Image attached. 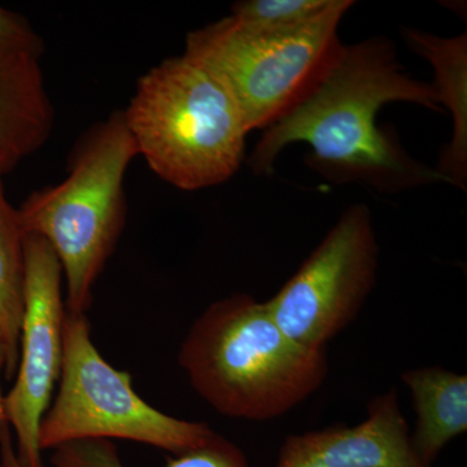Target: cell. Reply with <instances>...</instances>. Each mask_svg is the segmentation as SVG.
<instances>
[{
	"label": "cell",
	"instance_id": "2",
	"mask_svg": "<svg viewBox=\"0 0 467 467\" xmlns=\"http://www.w3.org/2000/svg\"><path fill=\"white\" fill-rule=\"evenodd\" d=\"M178 364L223 416L265 422L287 414L327 379L326 350L292 340L266 303L247 294L214 301L181 344Z\"/></svg>",
	"mask_w": 467,
	"mask_h": 467
},
{
	"label": "cell",
	"instance_id": "13",
	"mask_svg": "<svg viewBox=\"0 0 467 467\" xmlns=\"http://www.w3.org/2000/svg\"><path fill=\"white\" fill-rule=\"evenodd\" d=\"M26 236L18 209L8 202L0 178V342L7 356V379L15 377L18 365L26 291Z\"/></svg>",
	"mask_w": 467,
	"mask_h": 467
},
{
	"label": "cell",
	"instance_id": "17",
	"mask_svg": "<svg viewBox=\"0 0 467 467\" xmlns=\"http://www.w3.org/2000/svg\"><path fill=\"white\" fill-rule=\"evenodd\" d=\"M0 467H21L12 444L8 423L0 427Z\"/></svg>",
	"mask_w": 467,
	"mask_h": 467
},
{
	"label": "cell",
	"instance_id": "11",
	"mask_svg": "<svg viewBox=\"0 0 467 467\" xmlns=\"http://www.w3.org/2000/svg\"><path fill=\"white\" fill-rule=\"evenodd\" d=\"M405 42L426 58L435 72L432 85L441 109L450 110L453 119L451 142L441 150L435 171L447 182L466 189L467 180V34L439 36L405 27Z\"/></svg>",
	"mask_w": 467,
	"mask_h": 467
},
{
	"label": "cell",
	"instance_id": "5",
	"mask_svg": "<svg viewBox=\"0 0 467 467\" xmlns=\"http://www.w3.org/2000/svg\"><path fill=\"white\" fill-rule=\"evenodd\" d=\"M352 0L330 5L290 32L245 29L226 16L193 30L183 54L223 82L248 131L270 128L315 90L342 54L339 27Z\"/></svg>",
	"mask_w": 467,
	"mask_h": 467
},
{
	"label": "cell",
	"instance_id": "15",
	"mask_svg": "<svg viewBox=\"0 0 467 467\" xmlns=\"http://www.w3.org/2000/svg\"><path fill=\"white\" fill-rule=\"evenodd\" d=\"M330 3L331 0H243L233 5L229 16L254 32H290L324 14Z\"/></svg>",
	"mask_w": 467,
	"mask_h": 467
},
{
	"label": "cell",
	"instance_id": "9",
	"mask_svg": "<svg viewBox=\"0 0 467 467\" xmlns=\"http://www.w3.org/2000/svg\"><path fill=\"white\" fill-rule=\"evenodd\" d=\"M275 467H434L418 459L395 389L368 404L356 426L335 425L288 435Z\"/></svg>",
	"mask_w": 467,
	"mask_h": 467
},
{
	"label": "cell",
	"instance_id": "10",
	"mask_svg": "<svg viewBox=\"0 0 467 467\" xmlns=\"http://www.w3.org/2000/svg\"><path fill=\"white\" fill-rule=\"evenodd\" d=\"M54 107L38 58H0V178L45 146Z\"/></svg>",
	"mask_w": 467,
	"mask_h": 467
},
{
	"label": "cell",
	"instance_id": "8",
	"mask_svg": "<svg viewBox=\"0 0 467 467\" xmlns=\"http://www.w3.org/2000/svg\"><path fill=\"white\" fill-rule=\"evenodd\" d=\"M63 270L50 244L26 236V291L16 380L5 395V417L17 439L21 467L43 466L39 430L63 367Z\"/></svg>",
	"mask_w": 467,
	"mask_h": 467
},
{
	"label": "cell",
	"instance_id": "6",
	"mask_svg": "<svg viewBox=\"0 0 467 467\" xmlns=\"http://www.w3.org/2000/svg\"><path fill=\"white\" fill-rule=\"evenodd\" d=\"M63 349L57 393L39 430L42 451L84 439H125L178 456L216 434L207 423L178 420L143 400L130 374L100 355L85 313L67 309Z\"/></svg>",
	"mask_w": 467,
	"mask_h": 467
},
{
	"label": "cell",
	"instance_id": "4",
	"mask_svg": "<svg viewBox=\"0 0 467 467\" xmlns=\"http://www.w3.org/2000/svg\"><path fill=\"white\" fill-rule=\"evenodd\" d=\"M137 156L124 112L116 110L77 140L60 183L30 193L17 208L24 232L41 236L57 254L70 312L86 315L116 250L128 212L125 177Z\"/></svg>",
	"mask_w": 467,
	"mask_h": 467
},
{
	"label": "cell",
	"instance_id": "3",
	"mask_svg": "<svg viewBox=\"0 0 467 467\" xmlns=\"http://www.w3.org/2000/svg\"><path fill=\"white\" fill-rule=\"evenodd\" d=\"M122 112L138 155L183 192L225 183L244 161L250 131L241 110L223 82L186 54L140 77Z\"/></svg>",
	"mask_w": 467,
	"mask_h": 467
},
{
	"label": "cell",
	"instance_id": "18",
	"mask_svg": "<svg viewBox=\"0 0 467 467\" xmlns=\"http://www.w3.org/2000/svg\"><path fill=\"white\" fill-rule=\"evenodd\" d=\"M5 362H7V356H5V346L0 342V377L5 373ZM7 422V417H5V395L2 392V387H0V427L5 425Z\"/></svg>",
	"mask_w": 467,
	"mask_h": 467
},
{
	"label": "cell",
	"instance_id": "14",
	"mask_svg": "<svg viewBox=\"0 0 467 467\" xmlns=\"http://www.w3.org/2000/svg\"><path fill=\"white\" fill-rule=\"evenodd\" d=\"M51 462L55 467H125L116 445L104 439H84L58 445ZM164 467H250V462L238 445L216 432L202 447L169 459Z\"/></svg>",
	"mask_w": 467,
	"mask_h": 467
},
{
	"label": "cell",
	"instance_id": "12",
	"mask_svg": "<svg viewBox=\"0 0 467 467\" xmlns=\"http://www.w3.org/2000/svg\"><path fill=\"white\" fill-rule=\"evenodd\" d=\"M416 410L410 444L418 459L434 466L448 444L467 431V377L441 367L402 373Z\"/></svg>",
	"mask_w": 467,
	"mask_h": 467
},
{
	"label": "cell",
	"instance_id": "16",
	"mask_svg": "<svg viewBox=\"0 0 467 467\" xmlns=\"http://www.w3.org/2000/svg\"><path fill=\"white\" fill-rule=\"evenodd\" d=\"M45 43L29 21L0 5V58L32 57L41 60Z\"/></svg>",
	"mask_w": 467,
	"mask_h": 467
},
{
	"label": "cell",
	"instance_id": "7",
	"mask_svg": "<svg viewBox=\"0 0 467 467\" xmlns=\"http://www.w3.org/2000/svg\"><path fill=\"white\" fill-rule=\"evenodd\" d=\"M379 267L373 216L353 204L272 299L270 315L295 342L313 350L348 327L377 282Z\"/></svg>",
	"mask_w": 467,
	"mask_h": 467
},
{
	"label": "cell",
	"instance_id": "1",
	"mask_svg": "<svg viewBox=\"0 0 467 467\" xmlns=\"http://www.w3.org/2000/svg\"><path fill=\"white\" fill-rule=\"evenodd\" d=\"M389 103L442 112L432 85L409 75L391 39L371 36L344 45L317 88L264 131L248 164L254 173L272 174L285 147L306 143V165L330 182L358 183L380 193L448 183L377 125L379 110Z\"/></svg>",
	"mask_w": 467,
	"mask_h": 467
}]
</instances>
